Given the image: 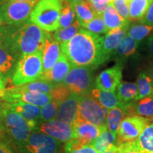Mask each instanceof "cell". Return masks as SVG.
Segmentation results:
<instances>
[{"label":"cell","mask_w":153,"mask_h":153,"mask_svg":"<svg viewBox=\"0 0 153 153\" xmlns=\"http://www.w3.org/2000/svg\"><path fill=\"white\" fill-rule=\"evenodd\" d=\"M96 69L91 66L72 67L68 75L61 83L77 95L89 94L94 89L93 72Z\"/></svg>","instance_id":"8992f818"},{"label":"cell","mask_w":153,"mask_h":153,"mask_svg":"<svg viewBox=\"0 0 153 153\" xmlns=\"http://www.w3.org/2000/svg\"><path fill=\"white\" fill-rule=\"evenodd\" d=\"M0 153H14L9 148L8 143L0 140Z\"/></svg>","instance_id":"f6af8a7d"},{"label":"cell","mask_w":153,"mask_h":153,"mask_svg":"<svg viewBox=\"0 0 153 153\" xmlns=\"http://www.w3.org/2000/svg\"><path fill=\"white\" fill-rule=\"evenodd\" d=\"M80 95L71 93L59 105L55 119L64 121L73 126L76 120Z\"/></svg>","instance_id":"9a60e30c"},{"label":"cell","mask_w":153,"mask_h":153,"mask_svg":"<svg viewBox=\"0 0 153 153\" xmlns=\"http://www.w3.org/2000/svg\"><path fill=\"white\" fill-rule=\"evenodd\" d=\"M141 152H142V153H153V152H145V151H141Z\"/></svg>","instance_id":"9f6ffc18"},{"label":"cell","mask_w":153,"mask_h":153,"mask_svg":"<svg viewBox=\"0 0 153 153\" xmlns=\"http://www.w3.org/2000/svg\"><path fill=\"white\" fill-rule=\"evenodd\" d=\"M65 153H98L92 145H83L75 139L65 143Z\"/></svg>","instance_id":"8d00e7d4"},{"label":"cell","mask_w":153,"mask_h":153,"mask_svg":"<svg viewBox=\"0 0 153 153\" xmlns=\"http://www.w3.org/2000/svg\"><path fill=\"white\" fill-rule=\"evenodd\" d=\"M7 104L10 107L11 109L27 120L31 126L33 131L35 130L38 123H39L41 111V107L24 102H12Z\"/></svg>","instance_id":"ac0fdd59"},{"label":"cell","mask_w":153,"mask_h":153,"mask_svg":"<svg viewBox=\"0 0 153 153\" xmlns=\"http://www.w3.org/2000/svg\"><path fill=\"white\" fill-rule=\"evenodd\" d=\"M103 153H118V146H117V145H114V146H113L111 148H110L109 150Z\"/></svg>","instance_id":"c3c4849f"},{"label":"cell","mask_w":153,"mask_h":153,"mask_svg":"<svg viewBox=\"0 0 153 153\" xmlns=\"http://www.w3.org/2000/svg\"><path fill=\"white\" fill-rule=\"evenodd\" d=\"M33 131L46 134L61 143H66L74 139L73 126L57 119L48 122H39Z\"/></svg>","instance_id":"7c38bea8"},{"label":"cell","mask_w":153,"mask_h":153,"mask_svg":"<svg viewBox=\"0 0 153 153\" xmlns=\"http://www.w3.org/2000/svg\"><path fill=\"white\" fill-rule=\"evenodd\" d=\"M63 0H39L34 7L30 21L48 32L55 31L60 26Z\"/></svg>","instance_id":"5b68a950"},{"label":"cell","mask_w":153,"mask_h":153,"mask_svg":"<svg viewBox=\"0 0 153 153\" xmlns=\"http://www.w3.org/2000/svg\"><path fill=\"white\" fill-rule=\"evenodd\" d=\"M152 0H130L128 1L129 18L140 20L145 16Z\"/></svg>","instance_id":"f546056e"},{"label":"cell","mask_w":153,"mask_h":153,"mask_svg":"<svg viewBox=\"0 0 153 153\" xmlns=\"http://www.w3.org/2000/svg\"><path fill=\"white\" fill-rule=\"evenodd\" d=\"M89 94L107 110L112 109L124 104L118 100L115 91L100 90L97 88H94Z\"/></svg>","instance_id":"cb8c5ba5"},{"label":"cell","mask_w":153,"mask_h":153,"mask_svg":"<svg viewBox=\"0 0 153 153\" xmlns=\"http://www.w3.org/2000/svg\"><path fill=\"white\" fill-rule=\"evenodd\" d=\"M102 15L107 28L109 30L120 28L126 25L131 24L130 21L124 20L120 16L111 2L107 5Z\"/></svg>","instance_id":"4316f807"},{"label":"cell","mask_w":153,"mask_h":153,"mask_svg":"<svg viewBox=\"0 0 153 153\" xmlns=\"http://www.w3.org/2000/svg\"><path fill=\"white\" fill-rule=\"evenodd\" d=\"M89 2L91 7L97 14H103L104 11L108 4H106L102 0H85Z\"/></svg>","instance_id":"b9f144b4"},{"label":"cell","mask_w":153,"mask_h":153,"mask_svg":"<svg viewBox=\"0 0 153 153\" xmlns=\"http://www.w3.org/2000/svg\"><path fill=\"white\" fill-rule=\"evenodd\" d=\"M76 19V14L68 0H63L60 17V28L70 26Z\"/></svg>","instance_id":"e575fe53"},{"label":"cell","mask_w":153,"mask_h":153,"mask_svg":"<svg viewBox=\"0 0 153 153\" xmlns=\"http://www.w3.org/2000/svg\"><path fill=\"white\" fill-rule=\"evenodd\" d=\"M139 23L144 25L153 26V0L150 5L148 10L142 19H140Z\"/></svg>","instance_id":"7bdbcfd3"},{"label":"cell","mask_w":153,"mask_h":153,"mask_svg":"<svg viewBox=\"0 0 153 153\" xmlns=\"http://www.w3.org/2000/svg\"><path fill=\"white\" fill-rule=\"evenodd\" d=\"M153 119L134 115L126 117L117 133V146L122 143L133 142L138 138L143 130Z\"/></svg>","instance_id":"8fae6325"},{"label":"cell","mask_w":153,"mask_h":153,"mask_svg":"<svg viewBox=\"0 0 153 153\" xmlns=\"http://www.w3.org/2000/svg\"><path fill=\"white\" fill-rule=\"evenodd\" d=\"M0 123H1V101H0Z\"/></svg>","instance_id":"11a10c76"},{"label":"cell","mask_w":153,"mask_h":153,"mask_svg":"<svg viewBox=\"0 0 153 153\" xmlns=\"http://www.w3.org/2000/svg\"><path fill=\"white\" fill-rule=\"evenodd\" d=\"M82 28L79 21L76 19L70 26L64 28H57L53 33V37L59 43H63L71 40Z\"/></svg>","instance_id":"4dcf8cb0"},{"label":"cell","mask_w":153,"mask_h":153,"mask_svg":"<svg viewBox=\"0 0 153 153\" xmlns=\"http://www.w3.org/2000/svg\"><path fill=\"white\" fill-rule=\"evenodd\" d=\"M71 94V91L66 86L62 83L56 84L53 90L51 91V95L52 96L53 101L60 104L65 99H66Z\"/></svg>","instance_id":"f35d334b"},{"label":"cell","mask_w":153,"mask_h":153,"mask_svg":"<svg viewBox=\"0 0 153 153\" xmlns=\"http://www.w3.org/2000/svg\"><path fill=\"white\" fill-rule=\"evenodd\" d=\"M147 43H148V48L149 53H150V57L153 59V33L151 34V35L149 36Z\"/></svg>","instance_id":"bcb514c9"},{"label":"cell","mask_w":153,"mask_h":153,"mask_svg":"<svg viewBox=\"0 0 153 153\" xmlns=\"http://www.w3.org/2000/svg\"><path fill=\"white\" fill-rule=\"evenodd\" d=\"M126 108L128 116L137 115L153 119V96L126 104Z\"/></svg>","instance_id":"44dd1931"},{"label":"cell","mask_w":153,"mask_h":153,"mask_svg":"<svg viewBox=\"0 0 153 153\" xmlns=\"http://www.w3.org/2000/svg\"><path fill=\"white\" fill-rule=\"evenodd\" d=\"M68 1L73 8L76 14V19L79 21L80 25L90 22L97 15L87 1L68 0Z\"/></svg>","instance_id":"d4e9b609"},{"label":"cell","mask_w":153,"mask_h":153,"mask_svg":"<svg viewBox=\"0 0 153 153\" xmlns=\"http://www.w3.org/2000/svg\"><path fill=\"white\" fill-rule=\"evenodd\" d=\"M43 73L42 51L33 54L24 55L17 61L12 76L11 84L19 87L30 83L41 78Z\"/></svg>","instance_id":"277c9868"},{"label":"cell","mask_w":153,"mask_h":153,"mask_svg":"<svg viewBox=\"0 0 153 153\" xmlns=\"http://www.w3.org/2000/svg\"><path fill=\"white\" fill-rule=\"evenodd\" d=\"M2 25H5V24H4V22L2 15H1V13L0 12V26H1Z\"/></svg>","instance_id":"f907efd6"},{"label":"cell","mask_w":153,"mask_h":153,"mask_svg":"<svg viewBox=\"0 0 153 153\" xmlns=\"http://www.w3.org/2000/svg\"><path fill=\"white\" fill-rule=\"evenodd\" d=\"M6 0H0V9H1V7H2L4 4L6 2Z\"/></svg>","instance_id":"816d5d0a"},{"label":"cell","mask_w":153,"mask_h":153,"mask_svg":"<svg viewBox=\"0 0 153 153\" xmlns=\"http://www.w3.org/2000/svg\"><path fill=\"white\" fill-rule=\"evenodd\" d=\"M138 90L136 83L128 82H120L116 90V96L122 104H128L136 99Z\"/></svg>","instance_id":"83f0119b"},{"label":"cell","mask_w":153,"mask_h":153,"mask_svg":"<svg viewBox=\"0 0 153 153\" xmlns=\"http://www.w3.org/2000/svg\"><path fill=\"white\" fill-rule=\"evenodd\" d=\"M107 114L108 110L90 94L79 97L76 122H87L101 127L106 126Z\"/></svg>","instance_id":"52a82bcc"},{"label":"cell","mask_w":153,"mask_h":153,"mask_svg":"<svg viewBox=\"0 0 153 153\" xmlns=\"http://www.w3.org/2000/svg\"><path fill=\"white\" fill-rule=\"evenodd\" d=\"M38 1L39 0L6 1L0 9L4 24L18 26L28 22Z\"/></svg>","instance_id":"ba28073f"},{"label":"cell","mask_w":153,"mask_h":153,"mask_svg":"<svg viewBox=\"0 0 153 153\" xmlns=\"http://www.w3.org/2000/svg\"><path fill=\"white\" fill-rule=\"evenodd\" d=\"M91 145L98 153H103L117 145V135L108 131L106 126H101L100 134Z\"/></svg>","instance_id":"603a6c76"},{"label":"cell","mask_w":153,"mask_h":153,"mask_svg":"<svg viewBox=\"0 0 153 153\" xmlns=\"http://www.w3.org/2000/svg\"><path fill=\"white\" fill-rule=\"evenodd\" d=\"M9 30V25H2L0 26V47L5 43Z\"/></svg>","instance_id":"ee69618b"},{"label":"cell","mask_w":153,"mask_h":153,"mask_svg":"<svg viewBox=\"0 0 153 153\" xmlns=\"http://www.w3.org/2000/svg\"><path fill=\"white\" fill-rule=\"evenodd\" d=\"M126 104L108 111L106 126L108 131L117 135L118 129L123 120L127 117Z\"/></svg>","instance_id":"484cf974"},{"label":"cell","mask_w":153,"mask_h":153,"mask_svg":"<svg viewBox=\"0 0 153 153\" xmlns=\"http://www.w3.org/2000/svg\"><path fill=\"white\" fill-rule=\"evenodd\" d=\"M47 32L28 20L20 26H9L5 42L19 60L24 55L43 51Z\"/></svg>","instance_id":"7a4b0ae2"},{"label":"cell","mask_w":153,"mask_h":153,"mask_svg":"<svg viewBox=\"0 0 153 153\" xmlns=\"http://www.w3.org/2000/svg\"><path fill=\"white\" fill-rule=\"evenodd\" d=\"M82 28H85L91 33L97 35H106L109 31L107 28L102 14H97L90 22L81 25Z\"/></svg>","instance_id":"836d02e7"},{"label":"cell","mask_w":153,"mask_h":153,"mask_svg":"<svg viewBox=\"0 0 153 153\" xmlns=\"http://www.w3.org/2000/svg\"><path fill=\"white\" fill-rule=\"evenodd\" d=\"M123 64L116 62L111 68L104 70L95 80V87L100 90L115 91L122 79Z\"/></svg>","instance_id":"4fadbf2b"},{"label":"cell","mask_w":153,"mask_h":153,"mask_svg":"<svg viewBox=\"0 0 153 153\" xmlns=\"http://www.w3.org/2000/svg\"><path fill=\"white\" fill-rule=\"evenodd\" d=\"M135 142L140 150L153 152V122L143 130Z\"/></svg>","instance_id":"1f68e13d"},{"label":"cell","mask_w":153,"mask_h":153,"mask_svg":"<svg viewBox=\"0 0 153 153\" xmlns=\"http://www.w3.org/2000/svg\"><path fill=\"white\" fill-rule=\"evenodd\" d=\"M114 5L117 12L124 20L130 21L128 2L126 0H111V1Z\"/></svg>","instance_id":"ab89813d"},{"label":"cell","mask_w":153,"mask_h":153,"mask_svg":"<svg viewBox=\"0 0 153 153\" xmlns=\"http://www.w3.org/2000/svg\"><path fill=\"white\" fill-rule=\"evenodd\" d=\"M148 74H149V76H150V79H151V80H152V84H153V62L151 63Z\"/></svg>","instance_id":"681fc988"},{"label":"cell","mask_w":153,"mask_h":153,"mask_svg":"<svg viewBox=\"0 0 153 153\" xmlns=\"http://www.w3.org/2000/svg\"><path fill=\"white\" fill-rule=\"evenodd\" d=\"M118 146V153H142L135 141L122 143Z\"/></svg>","instance_id":"60d3db41"},{"label":"cell","mask_w":153,"mask_h":153,"mask_svg":"<svg viewBox=\"0 0 153 153\" xmlns=\"http://www.w3.org/2000/svg\"><path fill=\"white\" fill-rule=\"evenodd\" d=\"M76 1H85V0H76Z\"/></svg>","instance_id":"6f0895ef"},{"label":"cell","mask_w":153,"mask_h":153,"mask_svg":"<svg viewBox=\"0 0 153 153\" xmlns=\"http://www.w3.org/2000/svg\"><path fill=\"white\" fill-rule=\"evenodd\" d=\"M56 84H53L52 82H50L45 80L38 79L30 83L26 84V85L19 86L22 89L28 91H35L41 92L43 94H51V91L53 90Z\"/></svg>","instance_id":"d590c367"},{"label":"cell","mask_w":153,"mask_h":153,"mask_svg":"<svg viewBox=\"0 0 153 153\" xmlns=\"http://www.w3.org/2000/svg\"><path fill=\"white\" fill-rule=\"evenodd\" d=\"M61 143L38 131H32L29 138L18 149L21 153H60Z\"/></svg>","instance_id":"9c48e42d"},{"label":"cell","mask_w":153,"mask_h":153,"mask_svg":"<svg viewBox=\"0 0 153 153\" xmlns=\"http://www.w3.org/2000/svg\"><path fill=\"white\" fill-rule=\"evenodd\" d=\"M0 101L7 103L24 102L42 107L53 101V98L52 96L48 94L25 90L20 87H13L4 89Z\"/></svg>","instance_id":"30bf717a"},{"label":"cell","mask_w":153,"mask_h":153,"mask_svg":"<svg viewBox=\"0 0 153 153\" xmlns=\"http://www.w3.org/2000/svg\"><path fill=\"white\" fill-rule=\"evenodd\" d=\"M73 128L74 139L83 145H91L101 130V127L87 122H75Z\"/></svg>","instance_id":"d6986e66"},{"label":"cell","mask_w":153,"mask_h":153,"mask_svg":"<svg viewBox=\"0 0 153 153\" xmlns=\"http://www.w3.org/2000/svg\"><path fill=\"white\" fill-rule=\"evenodd\" d=\"M62 53L60 44L53 37V34L47 32L42 51L43 55V72L49 71L58 60Z\"/></svg>","instance_id":"5bb4252c"},{"label":"cell","mask_w":153,"mask_h":153,"mask_svg":"<svg viewBox=\"0 0 153 153\" xmlns=\"http://www.w3.org/2000/svg\"><path fill=\"white\" fill-rule=\"evenodd\" d=\"M103 1H104V2H106V4H109L111 1V0H102Z\"/></svg>","instance_id":"db71d44e"},{"label":"cell","mask_w":153,"mask_h":153,"mask_svg":"<svg viewBox=\"0 0 153 153\" xmlns=\"http://www.w3.org/2000/svg\"><path fill=\"white\" fill-rule=\"evenodd\" d=\"M103 36L93 33L85 28L65 43L60 44L62 52L72 67H97L106 62L102 53Z\"/></svg>","instance_id":"6da1fadb"},{"label":"cell","mask_w":153,"mask_h":153,"mask_svg":"<svg viewBox=\"0 0 153 153\" xmlns=\"http://www.w3.org/2000/svg\"><path fill=\"white\" fill-rule=\"evenodd\" d=\"M137 87L138 94L135 100L153 96V84L150 76L145 71L140 72L137 78Z\"/></svg>","instance_id":"f1b7e54d"},{"label":"cell","mask_w":153,"mask_h":153,"mask_svg":"<svg viewBox=\"0 0 153 153\" xmlns=\"http://www.w3.org/2000/svg\"><path fill=\"white\" fill-rule=\"evenodd\" d=\"M130 24L126 25L120 28L111 30L104 36L102 39V53L106 62L110 57H111L113 53L118 45L123 40V38L127 35Z\"/></svg>","instance_id":"e0dca14e"},{"label":"cell","mask_w":153,"mask_h":153,"mask_svg":"<svg viewBox=\"0 0 153 153\" xmlns=\"http://www.w3.org/2000/svg\"><path fill=\"white\" fill-rule=\"evenodd\" d=\"M139 44V41H135L129 36L126 35L115 49L111 57L114 58L116 62L124 65V62L128 59L136 54Z\"/></svg>","instance_id":"ffe728a7"},{"label":"cell","mask_w":153,"mask_h":153,"mask_svg":"<svg viewBox=\"0 0 153 153\" xmlns=\"http://www.w3.org/2000/svg\"><path fill=\"white\" fill-rule=\"evenodd\" d=\"M126 1H128H128H130V0H126Z\"/></svg>","instance_id":"680465c9"},{"label":"cell","mask_w":153,"mask_h":153,"mask_svg":"<svg viewBox=\"0 0 153 153\" xmlns=\"http://www.w3.org/2000/svg\"><path fill=\"white\" fill-rule=\"evenodd\" d=\"M72 68V65L68 57L62 52L61 53L58 60L53 68L46 72H43L39 79L45 80L53 84H59L63 82L65 76Z\"/></svg>","instance_id":"2e32d148"},{"label":"cell","mask_w":153,"mask_h":153,"mask_svg":"<svg viewBox=\"0 0 153 153\" xmlns=\"http://www.w3.org/2000/svg\"><path fill=\"white\" fill-rule=\"evenodd\" d=\"M6 82H7V79L0 74V98L6 89Z\"/></svg>","instance_id":"7dc6e473"},{"label":"cell","mask_w":153,"mask_h":153,"mask_svg":"<svg viewBox=\"0 0 153 153\" xmlns=\"http://www.w3.org/2000/svg\"><path fill=\"white\" fill-rule=\"evenodd\" d=\"M18 58L8 44L5 43L0 47V74L7 79L13 74Z\"/></svg>","instance_id":"7402d4cb"},{"label":"cell","mask_w":153,"mask_h":153,"mask_svg":"<svg viewBox=\"0 0 153 153\" xmlns=\"http://www.w3.org/2000/svg\"><path fill=\"white\" fill-rule=\"evenodd\" d=\"M6 1H32V0H6Z\"/></svg>","instance_id":"f5cc1de1"},{"label":"cell","mask_w":153,"mask_h":153,"mask_svg":"<svg viewBox=\"0 0 153 153\" xmlns=\"http://www.w3.org/2000/svg\"><path fill=\"white\" fill-rule=\"evenodd\" d=\"M59 105L60 104L56 101H51L42 106L39 122H48L55 119L58 111Z\"/></svg>","instance_id":"74e56055"},{"label":"cell","mask_w":153,"mask_h":153,"mask_svg":"<svg viewBox=\"0 0 153 153\" xmlns=\"http://www.w3.org/2000/svg\"><path fill=\"white\" fill-rule=\"evenodd\" d=\"M153 32V26H148L140 23L130 24L127 35L135 41L140 42Z\"/></svg>","instance_id":"d6a6232c"},{"label":"cell","mask_w":153,"mask_h":153,"mask_svg":"<svg viewBox=\"0 0 153 153\" xmlns=\"http://www.w3.org/2000/svg\"><path fill=\"white\" fill-rule=\"evenodd\" d=\"M2 128L17 148L24 144L33 131L31 126L20 115L11 109L7 103L1 102V123Z\"/></svg>","instance_id":"3957f363"}]
</instances>
